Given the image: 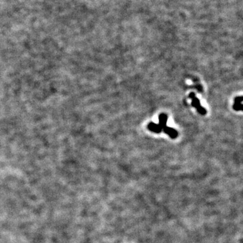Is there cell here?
<instances>
[{"label": "cell", "instance_id": "cell-1", "mask_svg": "<svg viewBox=\"0 0 243 243\" xmlns=\"http://www.w3.org/2000/svg\"><path fill=\"white\" fill-rule=\"evenodd\" d=\"M189 97L192 99V106L196 108L199 114H201V115H205L207 114V110L204 107L201 106V103H200V101L196 97L195 94L194 93H190L189 94Z\"/></svg>", "mask_w": 243, "mask_h": 243}, {"label": "cell", "instance_id": "cell-2", "mask_svg": "<svg viewBox=\"0 0 243 243\" xmlns=\"http://www.w3.org/2000/svg\"><path fill=\"white\" fill-rule=\"evenodd\" d=\"M162 130H163L164 133H166L167 134H168L172 139H176V138L178 136V132H177L175 129H172L171 127H168L166 126V127L163 128Z\"/></svg>", "mask_w": 243, "mask_h": 243}, {"label": "cell", "instance_id": "cell-3", "mask_svg": "<svg viewBox=\"0 0 243 243\" xmlns=\"http://www.w3.org/2000/svg\"><path fill=\"white\" fill-rule=\"evenodd\" d=\"M148 129L151 131H152V132L155 133H160L162 131V128H161L159 124H155L153 122H151L149 124Z\"/></svg>", "mask_w": 243, "mask_h": 243}, {"label": "cell", "instance_id": "cell-4", "mask_svg": "<svg viewBox=\"0 0 243 243\" xmlns=\"http://www.w3.org/2000/svg\"><path fill=\"white\" fill-rule=\"evenodd\" d=\"M167 121V115L165 114H160V116L159 117V124L161 128H162V129H163L164 127H166L167 126L166 125Z\"/></svg>", "mask_w": 243, "mask_h": 243}, {"label": "cell", "instance_id": "cell-5", "mask_svg": "<svg viewBox=\"0 0 243 243\" xmlns=\"http://www.w3.org/2000/svg\"><path fill=\"white\" fill-rule=\"evenodd\" d=\"M242 97H236L234 104L233 106V107L235 110H241L242 108Z\"/></svg>", "mask_w": 243, "mask_h": 243}]
</instances>
